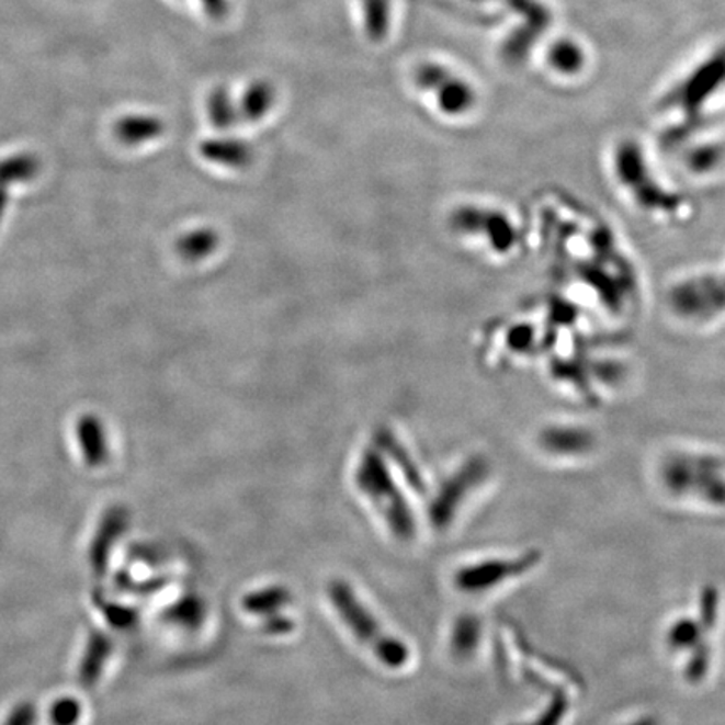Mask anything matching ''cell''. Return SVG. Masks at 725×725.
I'll use <instances>...</instances> for the list:
<instances>
[{
  "label": "cell",
  "instance_id": "cell-3",
  "mask_svg": "<svg viewBox=\"0 0 725 725\" xmlns=\"http://www.w3.org/2000/svg\"><path fill=\"white\" fill-rule=\"evenodd\" d=\"M354 480H356L358 489L365 494L366 499L385 519L392 534L400 541L414 540L415 529H417L414 512L400 487L395 483L392 472L386 467L382 454L376 451H366L361 455Z\"/></svg>",
  "mask_w": 725,
  "mask_h": 725
},
{
  "label": "cell",
  "instance_id": "cell-18",
  "mask_svg": "<svg viewBox=\"0 0 725 725\" xmlns=\"http://www.w3.org/2000/svg\"><path fill=\"white\" fill-rule=\"evenodd\" d=\"M41 160L34 154H15L0 160V185L12 186L36 179Z\"/></svg>",
  "mask_w": 725,
  "mask_h": 725
},
{
  "label": "cell",
  "instance_id": "cell-25",
  "mask_svg": "<svg viewBox=\"0 0 725 725\" xmlns=\"http://www.w3.org/2000/svg\"><path fill=\"white\" fill-rule=\"evenodd\" d=\"M37 711L30 702H22L9 712L4 725H36Z\"/></svg>",
  "mask_w": 725,
  "mask_h": 725
},
{
  "label": "cell",
  "instance_id": "cell-19",
  "mask_svg": "<svg viewBox=\"0 0 725 725\" xmlns=\"http://www.w3.org/2000/svg\"><path fill=\"white\" fill-rule=\"evenodd\" d=\"M218 247V234L214 229L192 230L177 240V252L189 262H199L214 254Z\"/></svg>",
  "mask_w": 725,
  "mask_h": 725
},
{
  "label": "cell",
  "instance_id": "cell-26",
  "mask_svg": "<svg viewBox=\"0 0 725 725\" xmlns=\"http://www.w3.org/2000/svg\"><path fill=\"white\" fill-rule=\"evenodd\" d=\"M262 628L269 635H286V633L293 632L294 622L287 619V616H281L279 613H274V615L265 616Z\"/></svg>",
  "mask_w": 725,
  "mask_h": 725
},
{
  "label": "cell",
  "instance_id": "cell-23",
  "mask_svg": "<svg viewBox=\"0 0 725 725\" xmlns=\"http://www.w3.org/2000/svg\"><path fill=\"white\" fill-rule=\"evenodd\" d=\"M366 30L375 37L386 33L388 22V0H366Z\"/></svg>",
  "mask_w": 725,
  "mask_h": 725
},
{
  "label": "cell",
  "instance_id": "cell-2",
  "mask_svg": "<svg viewBox=\"0 0 725 725\" xmlns=\"http://www.w3.org/2000/svg\"><path fill=\"white\" fill-rule=\"evenodd\" d=\"M328 598L341 622L385 667L401 668L408 664L410 650L407 645L383 628L348 582L341 579L329 582Z\"/></svg>",
  "mask_w": 725,
  "mask_h": 725
},
{
  "label": "cell",
  "instance_id": "cell-11",
  "mask_svg": "<svg viewBox=\"0 0 725 725\" xmlns=\"http://www.w3.org/2000/svg\"><path fill=\"white\" fill-rule=\"evenodd\" d=\"M165 132L163 120L154 115H126L113 126L116 139L126 147L147 144L160 138Z\"/></svg>",
  "mask_w": 725,
  "mask_h": 725
},
{
  "label": "cell",
  "instance_id": "cell-1",
  "mask_svg": "<svg viewBox=\"0 0 725 725\" xmlns=\"http://www.w3.org/2000/svg\"><path fill=\"white\" fill-rule=\"evenodd\" d=\"M660 480L672 499H693L709 508H725L724 462L714 455H668L660 467Z\"/></svg>",
  "mask_w": 725,
  "mask_h": 725
},
{
  "label": "cell",
  "instance_id": "cell-7",
  "mask_svg": "<svg viewBox=\"0 0 725 725\" xmlns=\"http://www.w3.org/2000/svg\"><path fill=\"white\" fill-rule=\"evenodd\" d=\"M540 445L554 457H579L593 451L594 439L591 432L581 427L553 426L541 433Z\"/></svg>",
  "mask_w": 725,
  "mask_h": 725
},
{
  "label": "cell",
  "instance_id": "cell-8",
  "mask_svg": "<svg viewBox=\"0 0 725 725\" xmlns=\"http://www.w3.org/2000/svg\"><path fill=\"white\" fill-rule=\"evenodd\" d=\"M76 440L82 458L90 467H101L110 458V443L106 429L100 418L93 414L82 415L76 422Z\"/></svg>",
  "mask_w": 725,
  "mask_h": 725
},
{
  "label": "cell",
  "instance_id": "cell-15",
  "mask_svg": "<svg viewBox=\"0 0 725 725\" xmlns=\"http://www.w3.org/2000/svg\"><path fill=\"white\" fill-rule=\"evenodd\" d=\"M683 299L687 306L696 315L704 313L705 306L709 308V316L717 315L725 308V283H707V281H695V283L683 286Z\"/></svg>",
  "mask_w": 725,
  "mask_h": 725
},
{
  "label": "cell",
  "instance_id": "cell-28",
  "mask_svg": "<svg viewBox=\"0 0 725 725\" xmlns=\"http://www.w3.org/2000/svg\"><path fill=\"white\" fill-rule=\"evenodd\" d=\"M9 204V186L0 185V224H2V218H4L5 208Z\"/></svg>",
  "mask_w": 725,
  "mask_h": 725
},
{
  "label": "cell",
  "instance_id": "cell-16",
  "mask_svg": "<svg viewBox=\"0 0 725 725\" xmlns=\"http://www.w3.org/2000/svg\"><path fill=\"white\" fill-rule=\"evenodd\" d=\"M378 445L385 454L389 455V458L395 462L398 471L404 474L405 480H407L408 486L411 489L417 490V492H423L426 486H423L422 476L418 472L417 465L411 461L408 452L401 448L400 442L395 439L394 433L388 432V430H380L378 432Z\"/></svg>",
  "mask_w": 725,
  "mask_h": 725
},
{
  "label": "cell",
  "instance_id": "cell-24",
  "mask_svg": "<svg viewBox=\"0 0 725 725\" xmlns=\"http://www.w3.org/2000/svg\"><path fill=\"white\" fill-rule=\"evenodd\" d=\"M103 613L106 622H110L115 628H129L133 623H136V611L118 603L103 604Z\"/></svg>",
  "mask_w": 725,
  "mask_h": 725
},
{
  "label": "cell",
  "instance_id": "cell-17",
  "mask_svg": "<svg viewBox=\"0 0 725 725\" xmlns=\"http://www.w3.org/2000/svg\"><path fill=\"white\" fill-rule=\"evenodd\" d=\"M291 600H293V597H291L287 588L269 587L246 594L242 600V608L250 615L269 616L286 608Z\"/></svg>",
  "mask_w": 725,
  "mask_h": 725
},
{
  "label": "cell",
  "instance_id": "cell-20",
  "mask_svg": "<svg viewBox=\"0 0 725 725\" xmlns=\"http://www.w3.org/2000/svg\"><path fill=\"white\" fill-rule=\"evenodd\" d=\"M205 611L207 608H205L204 601L189 594L165 611V620L173 625L182 626V628H199L204 623Z\"/></svg>",
  "mask_w": 725,
  "mask_h": 725
},
{
  "label": "cell",
  "instance_id": "cell-9",
  "mask_svg": "<svg viewBox=\"0 0 725 725\" xmlns=\"http://www.w3.org/2000/svg\"><path fill=\"white\" fill-rule=\"evenodd\" d=\"M709 630L701 620L680 616L668 625L665 633V647L673 655H690L709 644Z\"/></svg>",
  "mask_w": 725,
  "mask_h": 725
},
{
  "label": "cell",
  "instance_id": "cell-14",
  "mask_svg": "<svg viewBox=\"0 0 725 725\" xmlns=\"http://www.w3.org/2000/svg\"><path fill=\"white\" fill-rule=\"evenodd\" d=\"M275 98H277V94H275V88L272 87L271 82L265 81V79L250 82L243 91L242 98L237 101L240 120L256 123L264 118L274 106Z\"/></svg>",
  "mask_w": 725,
  "mask_h": 725
},
{
  "label": "cell",
  "instance_id": "cell-6",
  "mask_svg": "<svg viewBox=\"0 0 725 725\" xmlns=\"http://www.w3.org/2000/svg\"><path fill=\"white\" fill-rule=\"evenodd\" d=\"M128 524V511L122 506H113L101 518L90 547L91 568L98 576H103L106 573L113 547L118 543L120 537L125 534Z\"/></svg>",
  "mask_w": 725,
  "mask_h": 725
},
{
  "label": "cell",
  "instance_id": "cell-27",
  "mask_svg": "<svg viewBox=\"0 0 725 725\" xmlns=\"http://www.w3.org/2000/svg\"><path fill=\"white\" fill-rule=\"evenodd\" d=\"M622 725H660V722L654 715H638V717L632 718V721Z\"/></svg>",
  "mask_w": 725,
  "mask_h": 725
},
{
  "label": "cell",
  "instance_id": "cell-22",
  "mask_svg": "<svg viewBox=\"0 0 725 725\" xmlns=\"http://www.w3.org/2000/svg\"><path fill=\"white\" fill-rule=\"evenodd\" d=\"M81 715V702L75 696H59L49 707V721L53 725H78Z\"/></svg>",
  "mask_w": 725,
  "mask_h": 725
},
{
  "label": "cell",
  "instance_id": "cell-29",
  "mask_svg": "<svg viewBox=\"0 0 725 725\" xmlns=\"http://www.w3.org/2000/svg\"><path fill=\"white\" fill-rule=\"evenodd\" d=\"M204 2L208 8L215 9V11L224 4V0H204Z\"/></svg>",
  "mask_w": 725,
  "mask_h": 725
},
{
  "label": "cell",
  "instance_id": "cell-13",
  "mask_svg": "<svg viewBox=\"0 0 725 725\" xmlns=\"http://www.w3.org/2000/svg\"><path fill=\"white\" fill-rule=\"evenodd\" d=\"M202 157L211 163L229 167V169H243L252 161V148L236 138H214L205 141L201 147Z\"/></svg>",
  "mask_w": 725,
  "mask_h": 725
},
{
  "label": "cell",
  "instance_id": "cell-21",
  "mask_svg": "<svg viewBox=\"0 0 725 725\" xmlns=\"http://www.w3.org/2000/svg\"><path fill=\"white\" fill-rule=\"evenodd\" d=\"M207 113L212 125L220 129L233 128L240 122L237 101H234L229 91L224 88L212 91L207 101Z\"/></svg>",
  "mask_w": 725,
  "mask_h": 725
},
{
  "label": "cell",
  "instance_id": "cell-10",
  "mask_svg": "<svg viewBox=\"0 0 725 725\" xmlns=\"http://www.w3.org/2000/svg\"><path fill=\"white\" fill-rule=\"evenodd\" d=\"M111 652H113V642L110 636L101 632L91 633L84 654H82L81 664H79V682L84 689L97 686L110 660Z\"/></svg>",
  "mask_w": 725,
  "mask_h": 725
},
{
  "label": "cell",
  "instance_id": "cell-4",
  "mask_svg": "<svg viewBox=\"0 0 725 725\" xmlns=\"http://www.w3.org/2000/svg\"><path fill=\"white\" fill-rule=\"evenodd\" d=\"M540 562L541 553L537 550L512 557H489L457 569L454 585L461 593H489L496 588L505 587L506 582L514 581L533 571Z\"/></svg>",
  "mask_w": 725,
  "mask_h": 725
},
{
  "label": "cell",
  "instance_id": "cell-12",
  "mask_svg": "<svg viewBox=\"0 0 725 725\" xmlns=\"http://www.w3.org/2000/svg\"><path fill=\"white\" fill-rule=\"evenodd\" d=\"M483 620L474 613H462L451 630V652L457 660H471L483 642Z\"/></svg>",
  "mask_w": 725,
  "mask_h": 725
},
{
  "label": "cell",
  "instance_id": "cell-5",
  "mask_svg": "<svg viewBox=\"0 0 725 725\" xmlns=\"http://www.w3.org/2000/svg\"><path fill=\"white\" fill-rule=\"evenodd\" d=\"M487 468L486 462L483 458H472L464 467L458 468L454 476L440 487L437 496L433 497L432 505H430L429 516L432 521L433 528L448 529L451 522L454 521L455 512L464 505L468 494L479 487L483 480L486 479Z\"/></svg>",
  "mask_w": 725,
  "mask_h": 725
}]
</instances>
